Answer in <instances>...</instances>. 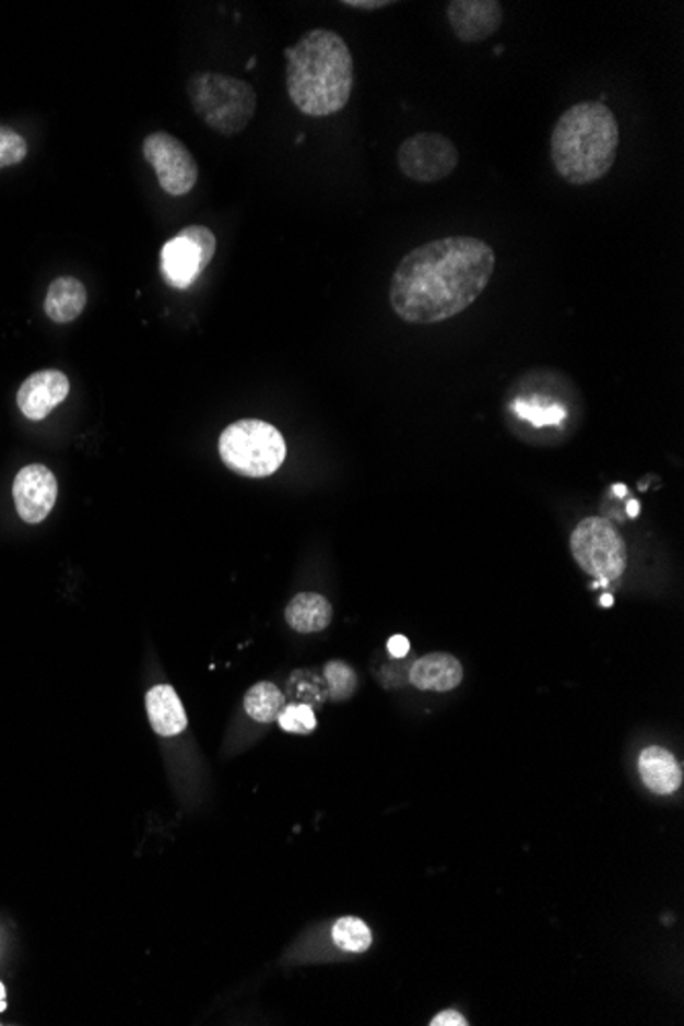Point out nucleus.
I'll use <instances>...</instances> for the list:
<instances>
[{
	"label": "nucleus",
	"mask_w": 684,
	"mask_h": 1026,
	"mask_svg": "<svg viewBox=\"0 0 684 1026\" xmlns=\"http://www.w3.org/2000/svg\"><path fill=\"white\" fill-rule=\"evenodd\" d=\"M7 1011V1002H4V986L0 983V1012Z\"/></svg>",
	"instance_id": "cd10ccee"
},
{
	"label": "nucleus",
	"mask_w": 684,
	"mask_h": 1026,
	"mask_svg": "<svg viewBox=\"0 0 684 1026\" xmlns=\"http://www.w3.org/2000/svg\"><path fill=\"white\" fill-rule=\"evenodd\" d=\"M27 156V142L15 130L0 126V168L23 163Z\"/></svg>",
	"instance_id": "5701e85b"
},
{
	"label": "nucleus",
	"mask_w": 684,
	"mask_h": 1026,
	"mask_svg": "<svg viewBox=\"0 0 684 1026\" xmlns=\"http://www.w3.org/2000/svg\"><path fill=\"white\" fill-rule=\"evenodd\" d=\"M285 707V695L273 683H257L245 695V709L248 717L259 723L278 721Z\"/></svg>",
	"instance_id": "a211bd4d"
},
{
	"label": "nucleus",
	"mask_w": 684,
	"mask_h": 1026,
	"mask_svg": "<svg viewBox=\"0 0 684 1026\" xmlns=\"http://www.w3.org/2000/svg\"><path fill=\"white\" fill-rule=\"evenodd\" d=\"M627 510H629V517H637V512H639V505H637L636 500H632L629 506H627Z\"/></svg>",
	"instance_id": "bb28decb"
},
{
	"label": "nucleus",
	"mask_w": 684,
	"mask_h": 1026,
	"mask_svg": "<svg viewBox=\"0 0 684 1026\" xmlns=\"http://www.w3.org/2000/svg\"><path fill=\"white\" fill-rule=\"evenodd\" d=\"M510 410L524 421V423L533 424V426H555V424H562L566 421L568 412L566 408L562 404H554V402H539V398H519L512 402Z\"/></svg>",
	"instance_id": "6ab92c4d"
},
{
	"label": "nucleus",
	"mask_w": 684,
	"mask_h": 1026,
	"mask_svg": "<svg viewBox=\"0 0 684 1026\" xmlns=\"http://www.w3.org/2000/svg\"><path fill=\"white\" fill-rule=\"evenodd\" d=\"M639 777L658 795H670L683 785V768L679 760L662 746H648L639 754Z\"/></svg>",
	"instance_id": "4468645a"
},
{
	"label": "nucleus",
	"mask_w": 684,
	"mask_h": 1026,
	"mask_svg": "<svg viewBox=\"0 0 684 1026\" xmlns=\"http://www.w3.org/2000/svg\"><path fill=\"white\" fill-rule=\"evenodd\" d=\"M342 7L358 9V11H377V9L391 7V2L390 0H346V2H342Z\"/></svg>",
	"instance_id": "393cba45"
},
{
	"label": "nucleus",
	"mask_w": 684,
	"mask_h": 1026,
	"mask_svg": "<svg viewBox=\"0 0 684 1026\" xmlns=\"http://www.w3.org/2000/svg\"><path fill=\"white\" fill-rule=\"evenodd\" d=\"M285 621L297 634H316L327 629L332 621V604L316 592L295 594L285 609Z\"/></svg>",
	"instance_id": "f3484780"
},
{
	"label": "nucleus",
	"mask_w": 684,
	"mask_h": 1026,
	"mask_svg": "<svg viewBox=\"0 0 684 1026\" xmlns=\"http://www.w3.org/2000/svg\"><path fill=\"white\" fill-rule=\"evenodd\" d=\"M465 1025H468V1021H465V1016H463V1014H459V1012L457 1011L440 1012V1014H437V1016L433 1018V1023H431V1026H465Z\"/></svg>",
	"instance_id": "b1692460"
},
{
	"label": "nucleus",
	"mask_w": 684,
	"mask_h": 1026,
	"mask_svg": "<svg viewBox=\"0 0 684 1026\" xmlns=\"http://www.w3.org/2000/svg\"><path fill=\"white\" fill-rule=\"evenodd\" d=\"M70 393V381L58 369H44L30 375L16 393V404L30 421H44L49 412L60 406Z\"/></svg>",
	"instance_id": "f8f14e48"
},
{
	"label": "nucleus",
	"mask_w": 684,
	"mask_h": 1026,
	"mask_svg": "<svg viewBox=\"0 0 684 1026\" xmlns=\"http://www.w3.org/2000/svg\"><path fill=\"white\" fill-rule=\"evenodd\" d=\"M144 158L154 168L164 193L182 197L193 191L199 179V166L189 148L168 131H154L144 140Z\"/></svg>",
	"instance_id": "1a4fd4ad"
},
{
	"label": "nucleus",
	"mask_w": 684,
	"mask_h": 1026,
	"mask_svg": "<svg viewBox=\"0 0 684 1026\" xmlns=\"http://www.w3.org/2000/svg\"><path fill=\"white\" fill-rule=\"evenodd\" d=\"M445 15L459 42L480 44L503 27L505 9L498 0H451Z\"/></svg>",
	"instance_id": "9b49d317"
},
{
	"label": "nucleus",
	"mask_w": 684,
	"mask_h": 1026,
	"mask_svg": "<svg viewBox=\"0 0 684 1026\" xmlns=\"http://www.w3.org/2000/svg\"><path fill=\"white\" fill-rule=\"evenodd\" d=\"M620 121L615 114L594 101L571 105L555 121L550 152L555 173L574 187L603 179L620 152Z\"/></svg>",
	"instance_id": "7ed1b4c3"
},
{
	"label": "nucleus",
	"mask_w": 684,
	"mask_h": 1026,
	"mask_svg": "<svg viewBox=\"0 0 684 1026\" xmlns=\"http://www.w3.org/2000/svg\"><path fill=\"white\" fill-rule=\"evenodd\" d=\"M220 457L229 472L245 477H269L287 457V445L273 424L243 418L222 433Z\"/></svg>",
	"instance_id": "39448f33"
},
{
	"label": "nucleus",
	"mask_w": 684,
	"mask_h": 1026,
	"mask_svg": "<svg viewBox=\"0 0 684 1026\" xmlns=\"http://www.w3.org/2000/svg\"><path fill=\"white\" fill-rule=\"evenodd\" d=\"M570 550L576 564L597 578V585L613 582L627 568V547L613 527L603 517H587L571 531Z\"/></svg>",
	"instance_id": "423d86ee"
},
{
	"label": "nucleus",
	"mask_w": 684,
	"mask_h": 1026,
	"mask_svg": "<svg viewBox=\"0 0 684 1026\" xmlns=\"http://www.w3.org/2000/svg\"><path fill=\"white\" fill-rule=\"evenodd\" d=\"M332 941H334V945L342 948V951H346V953H365L374 943V936H372V930L363 920L346 916V918H341L334 924Z\"/></svg>",
	"instance_id": "aec40b11"
},
{
	"label": "nucleus",
	"mask_w": 684,
	"mask_h": 1026,
	"mask_svg": "<svg viewBox=\"0 0 684 1026\" xmlns=\"http://www.w3.org/2000/svg\"><path fill=\"white\" fill-rule=\"evenodd\" d=\"M496 252L475 236H445L410 250L393 269L391 310L408 325H439L468 310L494 275Z\"/></svg>",
	"instance_id": "f257e3e1"
},
{
	"label": "nucleus",
	"mask_w": 684,
	"mask_h": 1026,
	"mask_svg": "<svg viewBox=\"0 0 684 1026\" xmlns=\"http://www.w3.org/2000/svg\"><path fill=\"white\" fill-rule=\"evenodd\" d=\"M396 158L404 177L421 185H433L456 173L459 150L447 135L423 131L406 138L398 148Z\"/></svg>",
	"instance_id": "6e6552de"
},
{
	"label": "nucleus",
	"mask_w": 684,
	"mask_h": 1026,
	"mask_svg": "<svg viewBox=\"0 0 684 1026\" xmlns=\"http://www.w3.org/2000/svg\"><path fill=\"white\" fill-rule=\"evenodd\" d=\"M388 650H390L393 658H404L408 652H410V641H408L404 636H393L390 637L388 641Z\"/></svg>",
	"instance_id": "a878e982"
},
{
	"label": "nucleus",
	"mask_w": 684,
	"mask_h": 1026,
	"mask_svg": "<svg viewBox=\"0 0 684 1026\" xmlns=\"http://www.w3.org/2000/svg\"><path fill=\"white\" fill-rule=\"evenodd\" d=\"M287 93L297 111L310 117L339 114L353 93L355 62L339 33L311 30L285 49Z\"/></svg>",
	"instance_id": "f03ea898"
},
{
	"label": "nucleus",
	"mask_w": 684,
	"mask_h": 1026,
	"mask_svg": "<svg viewBox=\"0 0 684 1026\" xmlns=\"http://www.w3.org/2000/svg\"><path fill=\"white\" fill-rule=\"evenodd\" d=\"M86 287L74 278H58L49 283L44 310L51 322H74L86 308Z\"/></svg>",
	"instance_id": "dca6fc26"
},
{
	"label": "nucleus",
	"mask_w": 684,
	"mask_h": 1026,
	"mask_svg": "<svg viewBox=\"0 0 684 1026\" xmlns=\"http://www.w3.org/2000/svg\"><path fill=\"white\" fill-rule=\"evenodd\" d=\"M279 728L290 733H311L316 730V716L310 705H285L278 717Z\"/></svg>",
	"instance_id": "4be33fe9"
},
{
	"label": "nucleus",
	"mask_w": 684,
	"mask_h": 1026,
	"mask_svg": "<svg viewBox=\"0 0 684 1026\" xmlns=\"http://www.w3.org/2000/svg\"><path fill=\"white\" fill-rule=\"evenodd\" d=\"M16 515L30 524L46 521L58 498V480L48 465L32 463L13 482Z\"/></svg>",
	"instance_id": "9d476101"
},
{
	"label": "nucleus",
	"mask_w": 684,
	"mask_h": 1026,
	"mask_svg": "<svg viewBox=\"0 0 684 1026\" xmlns=\"http://www.w3.org/2000/svg\"><path fill=\"white\" fill-rule=\"evenodd\" d=\"M217 240L205 226H187L161 250L163 278L170 287L187 290L201 278L215 257Z\"/></svg>",
	"instance_id": "0eeeda50"
},
{
	"label": "nucleus",
	"mask_w": 684,
	"mask_h": 1026,
	"mask_svg": "<svg viewBox=\"0 0 684 1026\" xmlns=\"http://www.w3.org/2000/svg\"><path fill=\"white\" fill-rule=\"evenodd\" d=\"M325 674H327L330 700H346L355 695L358 684L357 674L349 664H344L341 660H332L328 662Z\"/></svg>",
	"instance_id": "412c9836"
},
{
	"label": "nucleus",
	"mask_w": 684,
	"mask_h": 1026,
	"mask_svg": "<svg viewBox=\"0 0 684 1026\" xmlns=\"http://www.w3.org/2000/svg\"><path fill=\"white\" fill-rule=\"evenodd\" d=\"M601 603H603V604H613V599H611V594H604L603 601H601Z\"/></svg>",
	"instance_id": "c85d7f7f"
},
{
	"label": "nucleus",
	"mask_w": 684,
	"mask_h": 1026,
	"mask_svg": "<svg viewBox=\"0 0 684 1026\" xmlns=\"http://www.w3.org/2000/svg\"><path fill=\"white\" fill-rule=\"evenodd\" d=\"M463 681V667L451 653H426L410 670V683L418 691L449 693Z\"/></svg>",
	"instance_id": "ddd939ff"
},
{
	"label": "nucleus",
	"mask_w": 684,
	"mask_h": 1026,
	"mask_svg": "<svg viewBox=\"0 0 684 1026\" xmlns=\"http://www.w3.org/2000/svg\"><path fill=\"white\" fill-rule=\"evenodd\" d=\"M187 95L208 128L232 138L245 131L257 114V91L220 72H199L187 82Z\"/></svg>",
	"instance_id": "20e7f679"
},
{
	"label": "nucleus",
	"mask_w": 684,
	"mask_h": 1026,
	"mask_svg": "<svg viewBox=\"0 0 684 1026\" xmlns=\"http://www.w3.org/2000/svg\"><path fill=\"white\" fill-rule=\"evenodd\" d=\"M146 711L152 730L163 738H175L187 730L185 707L170 684H156L148 691Z\"/></svg>",
	"instance_id": "2eb2a0df"
}]
</instances>
